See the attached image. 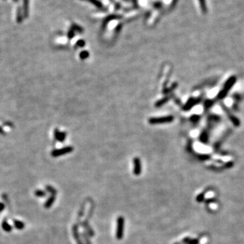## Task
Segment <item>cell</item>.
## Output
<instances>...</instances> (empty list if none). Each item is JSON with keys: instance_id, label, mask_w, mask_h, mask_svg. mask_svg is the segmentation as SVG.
Masks as SVG:
<instances>
[{"instance_id": "6da1fadb", "label": "cell", "mask_w": 244, "mask_h": 244, "mask_svg": "<svg viewBox=\"0 0 244 244\" xmlns=\"http://www.w3.org/2000/svg\"><path fill=\"white\" fill-rule=\"evenodd\" d=\"M124 218L120 216L117 219V228H116L115 236L117 240H121L123 239V233H124Z\"/></svg>"}, {"instance_id": "7a4b0ae2", "label": "cell", "mask_w": 244, "mask_h": 244, "mask_svg": "<svg viewBox=\"0 0 244 244\" xmlns=\"http://www.w3.org/2000/svg\"><path fill=\"white\" fill-rule=\"evenodd\" d=\"M73 151V147H72V146H66V147L62 148V149L54 150V151H52L51 155L54 157H57L61 156V155H66V154L70 153Z\"/></svg>"}, {"instance_id": "3957f363", "label": "cell", "mask_w": 244, "mask_h": 244, "mask_svg": "<svg viewBox=\"0 0 244 244\" xmlns=\"http://www.w3.org/2000/svg\"><path fill=\"white\" fill-rule=\"evenodd\" d=\"M134 164V170L133 173L135 176H140L142 172V164L140 159L138 157H135L133 160Z\"/></svg>"}, {"instance_id": "277c9868", "label": "cell", "mask_w": 244, "mask_h": 244, "mask_svg": "<svg viewBox=\"0 0 244 244\" xmlns=\"http://www.w3.org/2000/svg\"><path fill=\"white\" fill-rule=\"evenodd\" d=\"M56 195H51L50 197H49L48 200L46 202H45L44 204V208H46V209H49V208H50L52 207V206L53 205V204L55 202L56 200Z\"/></svg>"}, {"instance_id": "5b68a950", "label": "cell", "mask_w": 244, "mask_h": 244, "mask_svg": "<svg viewBox=\"0 0 244 244\" xmlns=\"http://www.w3.org/2000/svg\"><path fill=\"white\" fill-rule=\"evenodd\" d=\"M54 136H55L56 140H58L60 142H63L66 138V133L59 132L58 129H55V131H54Z\"/></svg>"}, {"instance_id": "8992f818", "label": "cell", "mask_w": 244, "mask_h": 244, "mask_svg": "<svg viewBox=\"0 0 244 244\" xmlns=\"http://www.w3.org/2000/svg\"><path fill=\"white\" fill-rule=\"evenodd\" d=\"M73 237H74L75 239V241H77V243L78 244H83L82 241V239H80V234H79L78 233V227L74 226L73 228Z\"/></svg>"}, {"instance_id": "52a82bcc", "label": "cell", "mask_w": 244, "mask_h": 244, "mask_svg": "<svg viewBox=\"0 0 244 244\" xmlns=\"http://www.w3.org/2000/svg\"><path fill=\"white\" fill-rule=\"evenodd\" d=\"M29 0H23V14L24 17H27L29 15Z\"/></svg>"}, {"instance_id": "ba28073f", "label": "cell", "mask_w": 244, "mask_h": 244, "mask_svg": "<svg viewBox=\"0 0 244 244\" xmlns=\"http://www.w3.org/2000/svg\"><path fill=\"white\" fill-rule=\"evenodd\" d=\"M1 226L3 230L5 232H10L12 230V226L7 222L6 220H4L1 223Z\"/></svg>"}, {"instance_id": "9c48e42d", "label": "cell", "mask_w": 244, "mask_h": 244, "mask_svg": "<svg viewBox=\"0 0 244 244\" xmlns=\"http://www.w3.org/2000/svg\"><path fill=\"white\" fill-rule=\"evenodd\" d=\"M14 226L15 228H16V229L22 230V229H24V226H25V224H24V223L23 222H22V221L18 220H14Z\"/></svg>"}, {"instance_id": "30bf717a", "label": "cell", "mask_w": 244, "mask_h": 244, "mask_svg": "<svg viewBox=\"0 0 244 244\" xmlns=\"http://www.w3.org/2000/svg\"><path fill=\"white\" fill-rule=\"evenodd\" d=\"M35 195L37 197H46L47 193L44 190H41V189H37L35 191Z\"/></svg>"}, {"instance_id": "8fae6325", "label": "cell", "mask_w": 244, "mask_h": 244, "mask_svg": "<svg viewBox=\"0 0 244 244\" xmlns=\"http://www.w3.org/2000/svg\"><path fill=\"white\" fill-rule=\"evenodd\" d=\"M199 2H200V7L202 9V12L206 14L207 12V6H206V0H199Z\"/></svg>"}, {"instance_id": "7c38bea8", "label": "cell", "mask_w": 244, "mask_h": 244, "mask_svg": "<svg viewBox=\"0 0 244 244\" xmlns=\"http://www.w3.org/2000/svg\"><path fill=\"white\" fill-rule=\"evenodd\" d=\"M22 13H23V12H22V9L18 7L17 9V13H16V20H17L18 22H21L22 20V18H23Z\"/></svg>"}, {"instance_id": "4fadbf2b", "label": "cell", "mask_w": 244, "mask_h": 244, "mask_svg": "<svg viewBox=\"0 0 244 244\" xmlns=\"http://www.w3.org/2000/svg\"><path fill=\"white\" fill-rule=\"evenodd\" d=\"M46 190L48 191V192L51 193V195H56V194H57V191H56V189L55 188H54L53 187H52V186H50V185H46Z\"/></svg>"}, {"instance_id": "5bb4252c", "label": "cell", "mask_w": 244, "mask_h": 244, "mask_svg": "<svg viewBox=\"0 0 244 244\" xmlns=\"http://www.w3.org/2000/svg\"><path fill=\"white\" fill-rule=\"evenodd\" d=\"M86 1H87V0H86ZM88 1H90V2L94 3V4L96 5V6L99 7V8H102L103 7L102 3H101L100 1H98V0H88Z\"/></svg>"}, {"instance_id": "9a60e30c", "label": "cell", "mask_w": 244, "mask_h": 244, "mask_svg": "<svg viewBox=\"0 0 244 244\" xmlns=\"http://www.w3.org/2000/svg\"><path fill=\"white\" fill-rule=\"evenodd\" d=\"M88 56H89V53H88V52L86 51H84L82 52H81L80 54V58L82 59H85L86 58H88Z\"/></svg>"}, {"instance_id": "2e32d148", "label": "cell", "mask_w": 244, "mask_h": 244, "mask_svg": "<svg viewBox=\"0 0 244 244\" xmlns=\"http://www.w3.org/2000/svg\"><path fill=\"white\" fill-rule=\"evenodd\" d=\"M82 237H83L84 238V239L86 240V241H87V243L88 244H91L90 241V240L88 239V238L87 236H86V235L85 234V233H84L82 234Z\"/></svg>"}, {"instance_id": "e0dca14e", "label": "cell", "mask_w": 244, "mask_h": 244, "mask_svg": "<svg viewBox=\"0 0 244 244\" xmlns=\"http://www.w3.org/2000/svg\"><path fill=\"white\" fill-rule=\"evenodd\" d=\"M77 44H78L79 46L82 47V46H84V45H85V42H84V41H83V40H80V41H78Z\"/></svg>"}, {"instance_id": "ac0fdd59", "label": "cell", "mask_w": 244, "mask_h": 244, "mask_svg": "<svg viewBox=\"0 0 244 244\" xmlns=\"http://www.w3.org/2000/svg\"><path fill=\"white\" fill-rule=\"evenodd\" d=\"M4 209H5V205L3 204V203L0 202V212H2Z\"/></svg>"}, {"instance_id": "d6986e66", "label": "cell", "mask_w": 244, "mask_h": 244, "mask_svg": "<svg viewBox=\"0 0 244 244\" xmlns=\"http://www.w3.org/2000/svg\"><path fill=\"white\" fill-rule=\"evenodd\" d=\"M13 1H14V2H18V1H19V0H13Z\"/></svg>"}, {"instance_id": "ffe728a7", "label": "cell", "mask_w": 244, "mask_h": 244, "mask_svg": "<svg viewBox=\"0 0 244 244\" xmlns=\"http://www.w3.org/2000/svg\"><path fill=\"white\" fill-rule=\"evenodd\" d=\"M126 1H127V0H126Z\"/></svg>"}]
</instances>
